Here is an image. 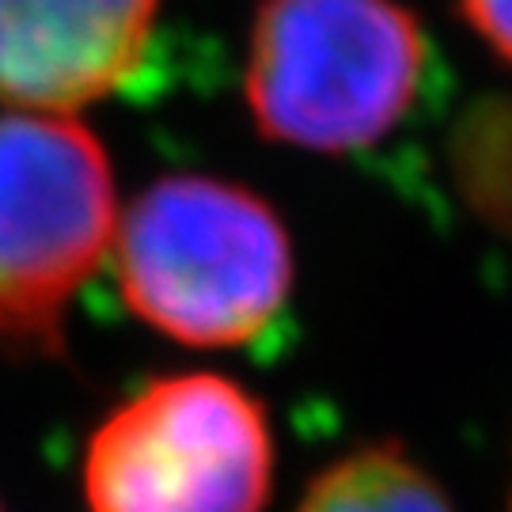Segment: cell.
<instances>
[{
    "label": "cell",
    "mask_w": 512,
    "mask_h": 512,
    "mask_svg": "<svg viewBox=\"0 0 512 512\" xmlns=\"http://www.w3.org/2000/svg\"><path fill=\"white\" fill-rule=\"evenodd\" d=\"M459 12L512 65V0H459Z\"/></svg>",
    "instance_id": "obj_8"
},
{
    "label": "cell",
    "mask_w": 512,
    "mask_h": 512,
    "mask_svg": "<svg viewBox=\"0 0 512 512\" xmlns=\"http://www.w3.org/2000/svg\"><path fill=\"white\" fill-rule=\"evenodd\" d=\"M270 482L266 406L217 372L137 391L95 429L84 459L92 512H262Z\"/></svg>",
    "instance_id": "obj_4"
},
{
    "label": "cell",
    "mask_w": 512,
    "mask_h": 512,
    "mask_svg": "<svg viewBox=\"0 0 512 512\" xmlns=\"http://www.w3.org/2000/svg\"><path fill=\"white\" fill-rule=\"evenodd\" d=\"M296 512H452V501L403 444L387 440L334 459Z\"/></svg>",
    "instance_id": "obj_6"
},
{
    "label": "cell",
    "mask_w": 512,
    "mask_h": 512,
    "mask_svg": "<svg viewBox=\"0 0 512 512\" xmlns=\"http://www.w3.org/2000/svg\"><path fill=\"white\" fill-rule=\"evenodd\" d=\"M452 171L467 209L512 236V95H490L463 110L452 133Z\"/></svg>",
    "instance_id": "obj_7"
},
{
    "label": "cell",
    "mask_w": 512,
    "mask_h": 512,
    "mask_svg": "<svg viewBox=\"0 0 512 512\" xmlns=\"http://www.w3.org/2000/svg\"><path fill=\"white\" fill-rule=\"evenodd\" d=\"M509 512H512V501H509Z\"/></svg>",
    "instance_id": "obj_9"
},
{
    "label": "cell",
    "mask_w": 512,
    "mask_h": 512,
    "mask_svg": "<svg viewBox=\"0 0 512 512\" xmlns=\"http://www.w3.org/2000/svg\"><path fill=\"white\" fill-rule=\"evenodd\" d=\"M425 65L429 42L399 0H262L247 103L266 141L353 152L403 122Z\"/></svg>",
    "instance_id": "obj_2"
},
{
    "label": "cell",
    "mask_w": 512,
    "mask_h": 512,
    "mask_svg": "<svg viewBox=\"0 0 512 512\" xmlns=\"http://www.w3.org/2000/svg\"><path fill=\"white\" fill-rule=\"evenodd\" d=\"M160 0H0V103L80 110L141 69Z\"/></svg>",
    "instance_id": "obj_5"
},
{
    "label": "cell",
    "mask_w": 512,
    "mask_h": 512,
    "mask_svg": "<svg viewBox=\"0 0 512 512\" xmlns=\"http://www.w3.org/2000/svg\"><path fill=\"white\" fill-rule=\"evenodd\" d=\"M122 296L148 327L202 349L247 346L293 293V243L247 186L167 175L114 232Z\"/></svg>",
    "instance_id": "obj_1"
},
{
    "label": "cell",
    "mask_w": 512,
    "mask_h": 512,
    "mask_svg": "<svg viewBox=\"0 0 512 512\" xmlns=\"http://www.w3.org/2000/svg\"><path fill=\"white\" fill-rule=\"evenodd\" d=\"M114 232V175L92 129L65 114H0V349H65V311Z\"/></svg>",
    "instance_id": "obj_3"
}]
</instances>
